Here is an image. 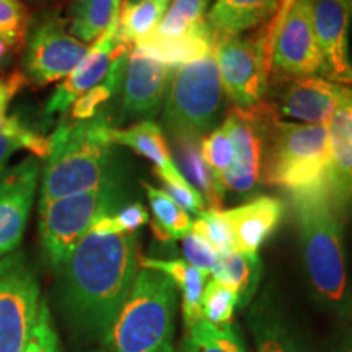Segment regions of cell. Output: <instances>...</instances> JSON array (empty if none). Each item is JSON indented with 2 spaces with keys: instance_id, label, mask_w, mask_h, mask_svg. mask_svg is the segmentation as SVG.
<instances>
[{
  "instance_id": "cb8c5ba5",
  "label": "cell",
  "mask_w": 352,
  "mask_h": 352,
  "mask_svg": "<svg viewBox=\"0 0 352 352\" xmlns=\"http://www.w3.org/2000/svg\"><path fill=\"white\" fill-rule=\"evenodd\" d=\"M134 47L144 51L145 54L155 57L157 60L168 65L171 70L178 69L179 65L191 63V60L201 59L208 56L214 50V34L210 32L209 25H202L201 28L189 33L188 36L175 39V41L157 43L142 39L135 43Z\"/></svg>"
},
{
  "instance_id": "8d00e7d4",
  "label": "cell",
  "mask_w": 352,
  "mask_h": 352,
  "mask_svg": "<svg viewBox=\"0 0 352 352\" xmlns=\"http://www.w3.org/2000/svg\"><path fill=\"white\" fill-rule=\"evenodd\" d=\"M201 153L217 182H222L223 173L230 168L233 162L232 140L228 138L226 127L220 126L201 139Z\"/></svg>"
},
{
  "instance_id": "9c48e42d",
  "label": "cell",
  "mask_w": 352,
  "mask_h": 352,
  "mask_svg": "<svg viewBox=\"0 0 352 352\" xmlns=\"http://www.w3.org/2000/svg\"><path fill=\"white\" fill-rule=\"evenodd\" d=\"M39 307V284L25 254L0 258V352L25 351Z\"/></svg>"
},
{
  "instance_id": "836d02e7",
  "label": "cell",
  "mask_w": 352,
  "mask_h": 352,
  "mask_svg": "<svg viewBox=\"0 0 352 352\" xmlns=\"http://www.w3.org/2000/svg\"><path fill=\"white\" fill-rule=\"evenodd\" d=\"M192 230L199 233L202 239L217 252V254L236 250L230 223H228L226 212L222 209H209L197 215V219L192 222Z\"/></svg>"
},
{
  "instance_id": "f35d334b",
  "label": "cell",
  "mask_w": 352,
  "mask_h": 352,
  "mask_svg": "<svg viewBox=\"0 0 352 352\" xmlns=\"http://www.w3.org/2000/svg\"><path fill=\"white\" fill-rule=\"evenodd\" d=\"M183 241V253L186 258V263L195 266L196 270H199L206 274H210L214 271L215 264H217L219 254L206 241L199 233L191 230L186 236L182 240Z\"/></svg>"
},
{
  "instance_id": "4316f807",
  "label": "cell",
  "mask_w": 352,
  "mask_h": 352,
  "mask_svg": "<svg viewBox=\"0 0 352 352\" xmlns=\"http://www.w3.org/2000/svg\"><path fill=\"white\" fill-rule=\"evenodd\" d=\"M171 0H129L121 7L118 21V38L132 47L151 36L168 10Z\"/></svg>"
},
{
  "instance_id": "f546056e",
  "label": "cell",
  "mask_w": 352,
  "mask_h": 352,
  "mask_svg": "<svg viewBox=\"0 0 352 352\" xmlns=\"http://www.w3.org/2000/svg\"><path fill=\"white\" fill-rule=\"evenodd\" d=\"M131 47H124L118 52L113 59L111 67H109L107 77L101 80L98 85L85 91L76 103L70 107V118L74 121H87L98 114V109L103 107L111 96L122 87V78H124L127 56H129Z\"/></svg>"
},
{
  "instance_id": "44dd1931",
  "label": "cell",
  "mask_w": 352,
  "mask_h": 352,
  "mask_svg": "<svg viewBox=\"0 0 352 352\" xmlns=\"http://www.w3.org/2000/svg\"><path fill=\"white\" fill-rule=\"evenodd\" d=\"M140 267H148L164 272L170 277L175 287L179 289L183 298V320L184 327L189 329L196 321L202 320V292L206 287V277L208 274L182 259H155V258H140Z\"/></svg>"
},
{
  "instance_id": "d6986e66",
  "label": "cell",
  "mask_w": 352,
  "mask_h": 352,
  "mask_svg": "<svg viewBox=\"0 0 352 352\" xmlns=\"http://www.w3.org/2000/svg\"><path fill=\"white\" fill-rule=\"evenodd\" d=\"M283 0H215L208 10L212 34H241L270 21Z\"/></svg>"
},
{
  "instance_id": "30bf717a",
  "label": "cell",
  "mask_w": 352,
  "mask_h": 352,
  "mask_svg": "<svg viewBox=\"0 0 352 352\" xmlns=\"http://www.w3.org/2000/svg\"><path fill=\"white\" fill-rule=\"evenodd\" d=\"M214 56L223 91L235 107L246 111L261 104L270 72L264 36L252 39L241 34H214Z\"/></svg>"
},
{
  "instance_id": "7402d4cb",
  "label": "cell",
  "mask_w": 352,
  "mask_h": 352,
  "mask_svg": "<svg viewBox=\"0 0 352 352\" xmlns=\"http://www.w3.org/2000/svg\"><path fill=\"white\" fill-rule=\"evenodd\" d=\"M175 165L182 171L184 178L195 186L204 197L206 206L220 210L223 204L226 189L217 182L212 171L204 162L201 153V139L173 138Z\"/></svg>"
},
{
  "instance_id": "74e56055",
  "label": "cell",
  "mask_w": 352,
  "mask_h": 352,
  "mask_svg": "<svg viewBox=\"0 0 352 352\" xmlns=\"http://www.w3.org/2000/svg\"><path fill=\"white\" fill-rule=\"evenodd\" d=\"M23 352H63L59 336L52 327L50 307L44 300H41L36 324H34L32 338H30Z\"/></svg>"
},
{
  "instance_id": "2e32d148",
  "label": "cell",
  "mask_w": 352,
  "mask_h": 352,
  "mask_svg": "<svg viewBox=\"0 0 352 352\" xmlns=\"http://www.w3.org/2000/svg\"><path fill=\"white\" fill-rule=\"evenodd\" d=\"M118 21L120 19L114 21L95 43H91V46H88L87 54L82 57L80 63L64 78V82L59 83L46 104L47 116L69 111L77 98H80L85 91L98 85L107 77L118 52L124 47H129L118 38Z\"/></svg>"
},
{
  "instance_id": "5bb4252c",
  "label": "cell",
  "mask_w": 352,
  "mask_h": 352,
  "mask_svg": "<svg viewBox=\"0 0 352 352\" xmlns=\"http://www.w3.org/2000/svg\"><path fill=\"white\" fill-rule=\"evenodd\" d=\"M311 20L323 57V77L352 87L349 59L352 0H311Z\"/></svg>"
},
{
  "instance_id": "52a82bcc",
  "label": "cell",
  "mask_w": 352,
  "mask_h": 352,
  "mask_svg": "<svg viewBox=\"0 0 352 352\" xmlns=\"http://www.w3.org/2000/svg\"><path fill=\"white\" fill-rule=\"evenodd\" d=\"M121 199L122 188L113 175L98 188L39 206V236L47 263L59 270L96 220L114 214Z\"/></svg>"
},
{
  "instance_id": "e0dca14e",
  "label": "cell",
  "mask_w": 352,
  "mask_h": 352,
  "mask_svg": "<svg viewBox=\"0 0 352 352\" xmlns=\"http://www.w3.org/2000/svg\"><path fill=\"white\" fill-rule=\"evenodd\" d=\"M352 88L342 87L324 77H303L284 91L279 111L303 124L328 126L334 113L349 100Z\"/></svg>"
},
{
  "instance_id": "ffe728a7",
  "label": "cell",
  "mask_w": 352,
  "mask_h": 352,
  "mask_svg": "<svg viewBox=\"0 0 352 352\" xmlns=\"http://www.w3.org/2000/svg\"><path fill=\"white\" fill-rule=\"evenodd\" d=\"M328 127L331 189L342 204L352 199V95L334 113Z\"/></svg>"
},
{
  "instance_id": "f6af8a7d",
  "label": "cell",
  "mask_w": 352,
  "mask_h": 352,
  "mask_svg": "<svg viewBox=\"0 0 352 352\" xmlns=\"http://www.w3.org/2000/svg\"><path fill=\"white\" fill-rule=\"evenodd\" d=\"M240 352H246V351H240Z\"/></svg>"
},
{
  "instance_id": "7c38bea8",
  "label": "cell",
  "mask_w": 352,
  "mask_h": 352,
  "mask_svg": "<svg viewBox=\"0 0 352 352\" xmlns=\"http://www.w3.org/2000/svg\"><path fill=\"white\" fill-rule=\"evenodd\" d=\"M39 162L28 157L0 173V258L19 248L39 183Z\"/></svg>"
},
{
  "instance_id": "8992f818",
  "label": "cell",
  "mask_w": 352,
  "mask_h": 352,
  "mask_svg": "<svg viewBox=\"0 0 352 352\" xmlns=\"http://www.w3.org/2000/svg\"><path fill=\"white\" fill-rule=\"evenodd\" d=\"M223 88L214 50L173 70L165 96L164 121L173 138L202 139L222 109Z\"/></svg>"
},
{
  "instance_id": "b9f144b4",
  "label": "cell",
  "mask_w": 352,
  "mask_h": 352,
  "mask_svg": "<svg viewBox=\"0 0 352 352\" xmlns=\"http://www.w3.org/2000/svg\"><path fill=\"white\" fill-rule=\"evenodd\" d=\"M13 52H15V51H13L12 47L8 46L6 41H3V38L0 36V70L6 69L7 65L10 64Z\"/></svg>"
},
{
  "instance_id": "f1b7e54d",
  "label": "cell",
  "mask_w": 352,
  "mask_h": 352,
  "mask_svg": "<svg viewBox=\"0 0 352 352\" xmlns=\"http://www.w3.org/2000/svg\"><path fill=\"white\" fill-rule=\"evenodd\" d=\"M210 0H171L168 10L151 36L145 39L157 43L175 41L188 36L206 25Z\"/></svg>"
},
{
  "instance_id": "603a6c76",
  "label": "cell",
  "mask_w": 352,
  "mask_h": 352,
  "mask_svg": "<svg viewBox=\"0 0 352 352\" xmlns=\"http://www.w3.org/2000/svg\"><path fill=\"white\" fill-rule=\"evenodd\" d=\"M113 144L129 147L153 164V171L176 170L170 145L162 127L151 120H142L126 129L111 131Z\"/></svg>"
},
{
  "instance_id": "e575fe53",
  "label": "cell",
  "mask_w": 352,
  "mask_h": 352,
  "mask_svg": "<svg viewBox=\"0 0 352 352\" xmlns=\"http://www.w3.org/2000/svg\"><path fill=\"white\" fill-rule=\"evenodd\" d=\"M28 10L21 0H0V36L19 52L28 38Z\"/></svg>"
},
{
  "instance_id": "6da1fadb",
  "label": "cell",
  "mask_w": 352,
  "mask_h": 352,
  "mask_svg": "<svg viewBox=\"0 0 352 352\" xmlns=\"http://www.w3.org/2000/svg\"><path fill=\"white\" fill-rule=\"evenodd\" d=\"M103 215L59 267L60 305L80 334L104 338L139 271L135 233L121 232Z\"/></svg>"
},
{
  "instance_id": "9a60e30c",
  "label": "cell",
  "mask_w": 352,
  "mask_h": 352,
  "mask_svg": "<svg viewBox=\"0 0 352 352\" xmlns=\"http://www.w3.org/2000/svg\"><path fill=\"white\" fill-rule=\"evenodd\" d=\"M171 70L155 57L132 46L122 78V111L127 118H152L164 103Z\"/></svg>"
},
{
  "instance_id": "484cf974",
  "label": "cell",
  "mask_w": 352,
  "mask_h": 352,
  "mask_svg": "<svg viewBox=\"0 0 352 352\" xmlns=\"http://www.w3.org/2000/svg\"><path fill=\"white\" fill-rule=\"evenodd\" d=\"M212 274L215 280L226 284L239 294L240 305H246L258 287L261 277V261L258 254L232 250L228 253L219 254Z\"/></svg>"
},
{
  "instance_id": "5b68a950",
  "label": "cell",
  "mask_w": 352,
  "mask_h": 352,
  "mask_svg": "<svg viewBox=\"0 0 352 352\" xmlns=\"http://www.w3.org/2000/svg\"><path fill=\"white\" fill-rule=\"evenodd\" d=\"M270 152L264 178L271 186L294 192L300 189L331 188V153L328 127L279 122L272 118Z\"/></svg>"
},
{
  "instance_id": "8fae6325",
  "label": "cell",
  "mask_w": 352,
  "mask_h": 352,
  "mask_svg": "<svg viewBox=\"0 0 352 352\" xmlns=\"http://www.w3.org/2000/svg\"><path fill=\"white\" fill-rule=\"evenodd\" d=\"M25 46V74L36 85L67 77L88 51V44L70 34L67 21L57 15H47L38 21Z\"/></svg>"
},
{
  "instance_id": "3957f363",
  "label": "cell",
  "mask_w": 352,
  "mask_h": 352,
  "mask_svg": "<svg viewBox=\"0 0 352 352\" xmlns=\"http://www.w3.org/2000/svg\"><path fill=\"white\" fill-rule=\"evenodd\" d=\"M289 196L300 230L311 287L321 300L338 305L344 300L347 284L342 245L346 206L327 184L289 192Z\"/></svg>"
},
{
  "instance_id": "d4e9b609",
  "label": "cell",
  "mask_w": 352,
  "mask_h": 352,
  "mask_svg": "<svg viewBox=\"0 0 352 352\" xmlns=\"http://www.w3.org/2000/svg\"><path fill=\"white\" fill-rule=\"evenodd\" d=\"M121 0H72L69 32L82 43H95L120 19Z\"/></svg>"
},
{
  "instance_id": "bcb514c9",
  "label": "cell",
  "mask_w": 352,
  "mask_h": 352,
  "mask_svg": "<svg viewBox=\"0 0 352 352\" xmlns=\"http://www.w3.org/2000/svg\"><path fill=\"white\" fill-rule=\"evenodd\" d=\"M347 352H352V351H347Z\"/></svg>"
},
{
  "instance_id": "60d3db41",
  "label": "cell",
  "mask_w": 352,
  "mask_h": 352,
  "mask_svg": "<svg viewBox=\"0 0 352 352\" xmlns=\"http://www.w3.org/2000/svg\"><path fill=\"white\" fill-rule=\"evenodd\" d=\"M23 148V144H21L20 139L13 138L10 134H6V132H0V173L7 168L8 160L16 151Z\"/></svg>"
},
{
  "instance_id": "83f0119b",
  "label": "cell",
  "mask_w": 352,
  "mask_h": 352,
  "mask_svg": "<svg viewBox=\"0 0 352 352\" xmlns=\"http://www.w3.org/2000/svg\"><path fill=\"white\" fill-rule=\"evenodd\" d=\"M152 209V232L160 241L183 240L192 230V219L162 188L144 183Z\"/></svg>"
},
{
  "instance_id": "4dcf8cb0",
  "label": "cell",
  "mask_w": 352,
  "mask_h": 352,
  "mask_svg": "<svg viewBox=\"0 0 352 352\" xmlns=\"http://www.w3.org/2000/svg\"><path fill=\"white\" fill-rule=\"evenodd\" d=\"M250 328L259 352H307L290 331L289 324L274 311L256 308L250 318Z\"/></svg>"
},
{
  "instance_id": "1f68e13d",
  "label": "cell",
  "mask_w": 352,
  "mask_h": 352,
  "mask_svg": "<svg viewBox=\"0 0 352 352\" xmlns=\"http://www.w3.org/2000/svg\"><path fill=\"white\" fill-rule=\"evenodd\" d=\"M240 342L232 327H215L204 318L188 329L183 352H240Z\"/></svg>"
},
{
  "instance_id": "ee69618b",
  "label": "cell",
  "mask_w": 352,
  "mask_h": 352,
  "mask_svg": "<svg viewBox=\"0 0 352 352\" xmlns=\"http://www.w3.org/2000/svg\"><path fill=\"white\" fill-rule=\"evenodd\" d=\"M98 352H107V351H98Z\"/></svg>"
},
{
  "instance_id": "ba28073f",
  "label": "cell",
  "mask_w": 352,
  "mask_h": 352,
  "mask_svg": "<svg viewBox=\"0 0 352 352\" xmlns=\"http://www.w3.org/2000/svg\"><path fill=\"white\" fill-rule=\"evenodd\" d=\"M277 15V21L264 34V54L270 69L297 78L323 76L311 0H283Z\"/></svg>"
},
{
  "instance_id": "d6a6232c",
  "label": "cell",
  "mask_w": 352,
  "mask_h": 352,
  "mask_svg": "<svg viewBox=\"0 0 352 352\" xmlns=\"http://www.w3.org/2000/svg\"><path fill=\"white\" fill-rule=\"evenodd\" d=\"M240 305L239 294L226 284L212 279L202 292V318L215 327H230L235 308Z\"/></svg>"
},
{
  "instance_id": "7a4b0ae2",
  "label": "cell",
  "mask_w": 352,
  "mask_h": 352,
  "mask_svg": "<svg viewBox=\"0 0 352 352\" xmlns=\"http://www.w3.org/2000/svg\"><path fill=\"white\" fill-rule=\"evenodd\" d=\"M113 126L104 114L87 121H63L50 135L39 206L95 189L111 178Z\"/></svg>"
},
{
  "instance_id": "277c9868",
  "label": "cell",
  "mask_w": 352,
  "mask_h": 352,
  "mask_svg": "<svg viewBox=\"0 0 352 352\" xmlns=\"http://www.w3.org/2000/svg\"><path fill=\"white\" fill-rule=\"evenodd\" d=\"M176 289L164 272L139 267L104 334L111 352H173Z\"/></svg>"
},
{
  "instance_id": "4fadbf2b",
  "label": "cell",
  "mask_w": 352,
  "mask_h": 352,
  "mask_svg": "<svg viewBox=\"0 0 352 352\" xmlns=\"http://www.w3.org/2000/svg\"><path fill=\"white\" fill-rule=\"evenodd\" d=\"M223 127L233 147V162L222 176L223 189L233 192L253 191L261 179L263 126L261 104L253 109L235 108L228 114Z\"/></svg>"
},
{
  "instance_id": "ab89813d",
  "label": "cell",
  "mask_w": 352,
  "mask_h": 352,
  "mask_svg": "<svg viewBox=\"0 0 352 352\" xmlns=\"http://www.w3.org/2000/svg\"><path fill=\"white\" fill-rule=\"evenodd\" d=\"M111 217L116 227L126 233H135L140 227H144L148 222L147 209L140 202H132V204L118 209Z\"/></svg>"
},
{
  "instance_id": "ac0fdd59",
  "label": "cell",
  "mask_w": 352,
  "mask_h": 352,
  "mask_svg": "<svg viewBox=\"0 0 352 352\" xmlns=\"http://www.w3.org/2000/svg\"><path fill=\"white\" fill-rule=\"evenodd\" d=\"M223 212L230 223L235 248L243 253L258 254L259 246L283 220L284 202L277 197L261 196Z\"/></svg>"
},
{
  "instance_id": "d590c367",
  "label": "cell",
  "mask_w": 352,
  "mask_h": 352,
  "mask_svg": "<svg viewBox=\"0 0 352 352\" xmlns=\"http://www.w3.org/2000/svg\"><path fill=\"white\" fill-rule=\"evenodd\" d=\"M164 183V191L171 199L178 202L188 214L201 215L206 210V201L197 189L184 178L178 168L170 171H153Z\"/></svg>"
},
{
  "instance_id": "7bdbcfd3",
  "label": "cell",
  "mask_w": 352,
  "mask_h": 352,
  "mask_svg": "<svg viewBox=\"0 0 352 352\" xmlns=\"http://www.w3.org/2000/svg\"><path fill=\"white\" fill-rule=\"evenodd\" d=\"M26 2L30 3H41V6H50V3H56V2H60V0H26Z\"/></svg>"
}]
</instances>
